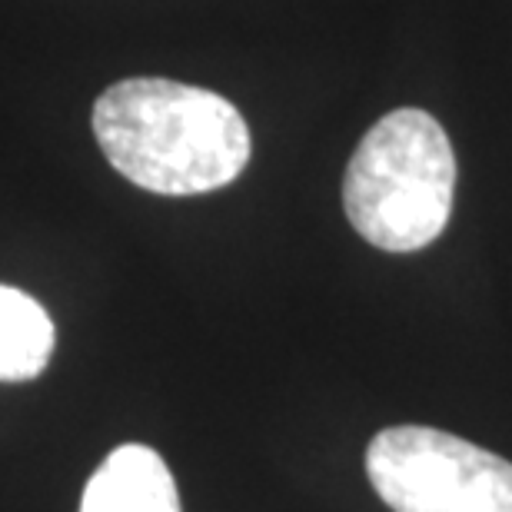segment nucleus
Returning <instances> with one entry per match:
<instances>
[{"instance_id":"nucleus-2","label":"nucleus","mask_w":512,"mask_h":512,"mask_svg":"<svg viewBox=\"0 0 512 512\" xmlns=\"http://www.w3.org/2000/svg\"><path fill=\"white\" fill-rule=\"evenodd\" d=\"M456 157L443 124L403 107L373 124L343 177V210L366 243L386 253L429 247L446 230Z\"/></svg>"},{"instance_id":"nucleus-5","label":"nucleus","mask_w":512,"mask_h":512,"mask_svg":"<svg viewBox=\"0 0 512 512\" xmlns=\"http://www.w3.org/2000/svg\"><path fill=\"white\" fill-rule=\"evenodd\" d=\"M57 330L50 313L24 290L0 283V383H27L47 370Z\"/></svg>"},{"instance_id":"nucleus-1","label":"nucleus","mask_w":512,"mask_h":512,"mask_svg":"<svg viewBox=\"0 0 512 512\" xmlns=\"http://www.w3.org/2000/svg\"><path fill=\"white\" fill-rule=\"evenodd\" d=\"M94 137L120 177L163 197L227 187L253 150L247 120L227 97L163 77L107 87L94 104Z\"/></svg>"},{"instance_id":"nucleus-4","label":"nucleus","mask_w":512,"mask_h":512,"mask_svg":"<svg viewBox=\"0 0 512 512\" xmlns=\"http://www.w3.org/2000/svg\"><path fill=\"white\" fill-rule=\"evenodd\" d=\"M80 512H180L167 463L150 446L114 449L84 489Z\"/></svg>"},{"instance_id":"nucleus-3","label":"nucleus","mask_w":512,"mask_h":512,"mask_svg":"<svg viewBox=\"0 0 512 512\" xmlns=\"http://www.w3.org/2000/svg\"><path fill=\"white\" fill-rule=\"evenodd\" d=\"M366 476L393 512H512V463L433 426H389Z\"/></svg>"}]
</instances>
